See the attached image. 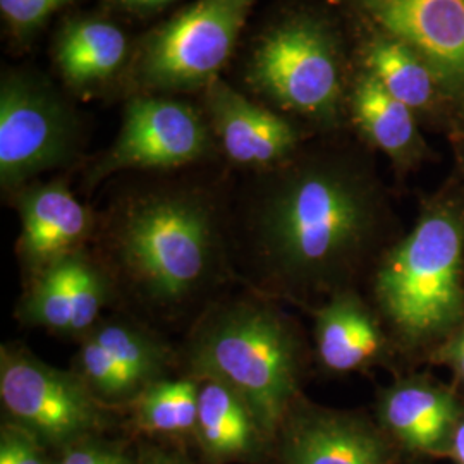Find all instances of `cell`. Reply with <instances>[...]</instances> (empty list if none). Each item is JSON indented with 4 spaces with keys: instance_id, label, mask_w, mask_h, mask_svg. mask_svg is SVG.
<instances>
[{
    "instance_id": "cell-27",
    "label": "cell",
    "mask_w": 464,
    "mask_h": 464,
    "mask_svg": "<svg viewBox=\"0 0 464 464\" xmlns=\"http://www.w3.org/2000/svg\"><path fill=\"white\" fill-rule=\"evenodd\" d=\"M446 358H448L449 363L454 366L456 372L464 379V329L449 344Z\"/></svg>"
},
{
    "instance_id": "cell-26",
    "label": "cell",
    "mask_w": 464,
    "mask_h": 464,
    "mask_svg": "<svg viewBox=\"0 0 464 464\" xmlns=\"http://www.w3.org/2000/svg\"><path fill=\"white\" fill-rule=\"evenodd\" d=\"M111 5H114L121 11H126L130 14H151L155 11L166 9L167 5L179 2V0H107Z\"/></svg>"
},
{
    "instance_id": "cell-3",
    "label": "cell",
    "mask_w": 464,
    "mask_h": 464,
    "mask_svg": "<svg viewBox=\"0 0 464 464\" xmlns=\"http://www.w3.org/2000/svg\"><path fill=\"white\" fill-rule=\"evenodd\" d=\"M216 249L208 207L191 195L160 193L136 199L116 232V253L145 298L176 304L207 279Z\"/></svg>"
},
{
    "instance_id": "cell-7",
    "label": "cell",
    "mask_w": 464,
    "mask_h": 464,
    "mask_svg": "<svg viewBox=\"0 0 464 464\" xmlns=\"http://www.w3.org/2000/svg\"><path fill=\"white\" fill-rule=\"evenodd\" d=\"M76 119L49 86L9 71L0 83V183L19 189L66 164L76 151Z\"/></svg>"
},
{
    "instance_id": "cell-16",
    "label": "cell",
    "mask_w": 464,
    "mask_h": 464,
    "mask_svg": "<svg viewBox=\"0 0 464 464\" xmlns=\"http://www.w3.org/2000/svg\"><path fill=\"white\" fill-rule=\"evenodd\" d=\"M316 349L334 372H351L373 360L383 346L381 327L354 295L341 293L316 312Z\"/></svg>"
},
{
    "instance_id": "cell-22",
    "label": "cell",
    "mask_w": 464,
    "mask_h": 464,
    "mask_svg": "<svg viewBox=\"0 0 464 464\" xmlns=\"http://www.w3.org/2000/svg\"><path fill=\"white\" fill-rule=\"evenodd\" d=\"M136 401V420L143 430L178 435L197 429V379H160L149 385Z\"/></svg>"
},
{
    "instance_id": "cell-29",
    "label": "cell",
    "mask_w": 464,
    "mask_h": 464,
    "mask_svg": "<svg viewBox=\"0 0 464 464\" xmlns=\"http://www.w3.org/2000/svg\"><path fill=\"white\" fill-rule=\"evenodd\" d=\"M138 464H186L184 461H181L179 458H176V456H170V454H166V452H159V450H155V452H150L147 456H143L141 459H140V463Z\"/></svg>"
},
{
    "instance_id": "cell-13",
    "label": "cell",
    "mask_w": 464,
    "mask_h": 464,
    "mask_svg": "<svg viewBox=\"0 0 464 464\" xmlns=\"http://www.w3.org/2000/svg\"><path fill=\"white\" fill-rule=\"evenodd\" d=\"M282 464H387V454L362 420L306 410L289 421Z\"/></svg>"
},
{
    "instance_id": "cell-10",
    "label": "cell",
    "mask_w": 464,
    "mask_h": 464,
    "mask_svg": "<svg viewBox=\"0 0 464 464\" xmlns=\"http://www.w3.org/2000/svg\"><path fill=\"white\" fill-rule=\"evenodd\" d=\"M362 11L430 67L437 84L464 103V0H358Z\"/></svg>"
},
{
    "instance_id": "cell-20",
    "label": "cell",
    "mask_w": 464,
    "mask_h": 464,
    "mask_svg": "<svg viewBox=\"0 0 464 464\" xmlns=\"http://www.w3.org/2000/svg\"><path fill=\"white\" fill-rule=\"evenodd\" d=\"M366 71L411 111L427 107L439 88L430 67L415 50L383 34L368 45Z\"/></svg>"
},
{
    "instance_id": "cell-21",
    "label": "cell",
    "mask_w": 464,
    "mask_h": 464,
    "mask_svg": "<svg viewBox=\"0 0 464 464\" xmlns=\"http://www.w3.org/2000/svg\"><path fill=\"white\" fill-rule=\"evenodd\" d=\"M86 335L105 349L117 368L133 383L138 396L153 382L160 381L167 363L166 349L149 334L131 324L109 320L97 324Z\"/></svg>"
},
{
    "instance_id": "cell-6",
    "label": "cell",
    "mask_w": 464,
    "mask_h": 464,
    "mask_svg": "<svg viewBox=\"0 0 464 464\" xmlns=\"http://www.w3.org/2000/svg\"><path fill=\"white\" fill-rule=\"evenodd\" d=\"M248 82L285 111L329 121L343 93L337 40L315 17H287L270 28L251 52Z\"/></svg>"
},
{
    "instance_id": "cell-18",
    "label": "cell",
    "mask_w": 464,
    "mask_h": 464,
    "mask_svg": "<svg viewBox=\"0 0 464 464\" xmlns=\"http://www.w3.org/2000/svg\"><path fill=\"white\" fill-rule=\"evenodd\" d=\"M351 109L366 140L391 159L410 160L418 151L413 111L394 99L368 71L354 84Z\"/></svg>"
},
{
    "instance_id": "cell-19",
    "label": "cell",
    "mask_w": 464,
    "mask_h": 464,
    "mask_svg": "<svg viewBox=\"0 0 464 464\" xmlns=\"http://www.w3.org/2000/svg\"><path fill=\"white\" fill-rule=\"evenodd\" d=\"M88 262L74 251L42 270L21 304V318L30 325L72 335Z\"/></svg>"
},
{
    "instance_id": "cell-12",
    "label": "cell",
    "mask_w": 464,
    "mask_h": 464,
    "mask_svg": "<svg viewBox=\"0 0 464 464\" xmlns=\"http://www.w3.org/2000/svg\"><path fill=\"white\" fill-rule=\"evenodd\" d=\"M21 234L17 251L36 274L74 253L92 217L64 183L28 184L17 195Z\"/></svg>"
},
{
    "instance_id": "cell-2",
    "label": "cell",
    "mask_w": 464,
    "mask_h": 464,
    "mask_svg": "<svg viewBox=\"0 0 464 464\" xmlns=\"http://www.w3.org/2000/svg\"><path fill=\"white\" fill-rule=\"evenodd\" d=\"M195 379L236 391L264 433H274L296 396L299 346L284 316L256 301H241L205 318L189 348Z\"/></svg>"
},
{
    "instance_id": "cell-23",
    "label": "cell",
    "mask_w": 464,
    "mask_h": 464,
    "mask_svg": "<svg viewBox=\"0 0 464 464\" xmlns=\"http://www.w3.org/2000/svg\"><path fill=\"white\" fill-rule=\"evenodd\" d=\"M74 0H0V13L17 40L38 34L50 17Z\"/></svg>"
},
{
    "instance_id": "cell-4",
    "label": "cell",
    "mask_w": 464,
    "mask_h": 464,
    "mask_svg": "<svg viewBox=\"0 0 464 464\" xmlns=\"http://www.w3.org/2000/svg\"><path fill=\"white\" fill-rule=\"evenodd\" d=\"M464 216L433 207L392 249L377 274L375 293L385 315L408 337L452 327L464 310Z\"/></svg>"
},
{
    "instance_id": "cell-1",
    "label": "cell",
    "mask_w": 464,
    "mask_h": 464,
    "mask_svg": "<svg viewBox=\"0 0 464 464\" xmlns=\"http://www.w3.org/2000/svg\"><path fill=\"white\" fill-rule=\"evenodd\" d=\"M375 226L366 184L335 164H304L268 188L255 217L264 268L291 291L339 281L365 249Z\"/></svg>"
},
{
    "instance_id": "cell-25",
    "label": "cell",
    "mask_w": 464,
    "mask_h": 464,
    "mask_svg": "<svg viewBox=\"0 0 464 464\" xmlns=\"http://www.w3.org/2000/svg\"><path fill=\"white\" fill-rule=\"evenodd\" d=\"M55 464H131V461L114 446L84 437L66 446Z\"/></svg>"
},
{
    "instance_id": "cell-9",
    "label": "cell",
    "mask_w": 464,
    "mask_h": 464,
    "mask_svg": "<svg viewBox=\"0 0 464 464\" xmlns=\"http://www.w3.org/2000/svg\"><path fill=\"white\" fill-rule=\"evenodd\" d=\"M212 150V128L193 105L157 93L128 102L116 141L92 172L102 181L121 170L188 166Z\"/></svg>"
},
{
    "instance_id": "cell-28",
    "label": "cell",
    "mask_w": 464,
    "mask_h": 464,
    "mask_svg": "<svg viewBox=\"0 0 464 464\" xmlns=\"http://www.w3.org/2000/svg\"><path fill=\"white\" fill-rule=\"evenodd\" d=\"M450 446H452L454 459L459 464H464V418L456 425V430L450 439Z\"/></svg>"
},
{
    "instance_id": "cell-17",
    "label": "cell",
    "mask_w": 464,
    "mask_h": 464,
    "mask_svg": "<svg viewBox=\"0 0 464 464\" xmlns=\"http://www.w3.org/2000/svg\"><path fill=\"white\" fill-rule=\"evenodd\" d=\"M198 381L197 429L199 444L216 459L241 458L253 452L264 433L243 398L222 382Z\"/></svg>"
},
{
    "instance_id": "cell-15",
    "label": "cell",
    "mask_w": 464,
    "mask_h": 464,
    "mask_svg": "<svg viewBox=\"0 0 464 464\" xmlns=\"http://www.w3.org/2000/svg\"><path fill=\"white\" fill-rule=\"evenodd\" d=\"M382 418L402 444L416 450H439L458 425L456 401L448 391L427 383H402L382 401Z\"/></svg>"
},
{
    "instance_id": "cell-11",
    "label": "cell",
    "mask_w": 464,
    "mask_h": 464,
    "mask_svg": "<svg viewBox=\"0 0 464 464\" xmlns=\"http://www.w3.org/2000/svg\"><path fill=\"white\" fill-rule=\"evenodd\" d=\"M205 107L220 147L237 166H277L298 145V131L287 119L246 99L222 78L205 90Z\"/></svg>"
},
{
    "instance_id": "cell-5",
    "label": "cell",
    "mask_w": 464,
    "mask_h": 464,
    "mask_svg": "<svg viewBox=\"0 0 464 464\" xmlns=\"http://www.w3.org/2000/svg\"><path fill=\"white\" fill-rule=\"evenodd\" d=\"M256 2L197 0L167 19L136 50V84L147 93L205 92L229 63Z\"/></svg>"
},
{
    "instance_id": "cell-14",
    "label": "cell",
    "mask_w": 464,
    "mask_h": 464,
    "mask_svg": "<svg viewBox=\"0 0 464 464\" xmlns=\"http://www.w3.org/2000/svg\"><path fill=\"white\" fill-rule=\"evenodd\" d=\"M128 36L103 17H71L55 36L53 57L64 83L86 93L111 82L128 61Z\"/></svg>"
},
{
    "instance_id": "cell-24",
    "label": "cell",
    "mask_w": 464,
    "mask_h": 464,
    "mask_svg": "<svg viewBox=\"0 0 464 464\" xmlns=\"http://www.w3.org/2000/svg\"><path fill=\"white\" fill-rule=\"evenodd\" d=\"M44 444L16 423L2 427L0 464H49Z\"/></svg>"
},
{
    "instance_id": "cell-8",
    "label": "cell",
    "mask_w": 464,
    "mask_h": 464,
    "mask_svg": "<svg viewBox=\"0 0 464 464\" xmlns=\"http://www.w3.org/2000/svg\"><path fill=\"white\" fill-rule=\"evenodd\" d=\"M0 399L13 423L42 444L69 446L97 423V398L76 373L21 349L2 348Z\"/></svg>"
}]
</instances>
